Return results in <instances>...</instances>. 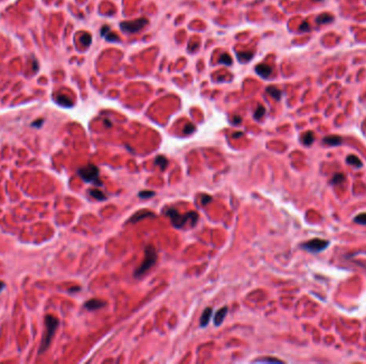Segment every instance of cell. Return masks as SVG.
<instances>
[{
  "instance_id": "obj_1",
  "label": "cell",
  "mask_w": 366,
  "mask_h": 364,
  "mask_svg": "<svg viewBox=\"0 0 366 364\" xmlns=\"http://www.w3.org/2000/svg\"><path fill=\"white\" fill-rule=\"evenodd\" d=\"M165 214L168 216L172 225L175 228H177V229L183 228L189 221H190L191 225L194 226L198 221V214L195 213V212H190V213L182 215L178 210L174 209V208H169V209L166 210Z\"/></svg>"
},
{
  "instance_id": "obj_2",
  "label": "cell",
  "mask_w": 366,
  "mask_h": 364,
  "mask_svg": "<svg viewBox=\"0 0 366 364\" xmlns=\"http://www.w3.org/2000/svg\"><path fill=\"white\" fill-rule=\"evenodd\" d=\"M58 326H59L58 318H56V317L53 316V315H47V316L45 317L46 330H45V332H44V335H43V338H42V342H41V345H40V350H39L40 354L41 352H44V351L48 348V346L51 344V338H53L54 334L56 332Z\"/></svg>"
},
{
  "instance_id": "obj_3",
  "label": "cell",
  "mask_w": 366,
  "mask_h": 364,
  "mask_svg": "<svg viewBox=\"0 0 366 364\" xmlns=\"http://www.w3.org/2000/svg\"><path fill=\"white\" fill-rule=\"evenodd\" d=\"M156 260H158V252H156L155 248L153 246H148L146 248V251H144V262L136 269L134 276H136V278L144 276L148 270H150V268L152 266H154V264L156 263Z\"/></svg>"
},
{
  "instance_id": "obj_4",
  "label": "cell",
  "mask_w": 366,
  "mask_h": 364,
  "mask_svg": "<svg viewBox=\"0 0 366 364\" xmlns=\"http://www.w3.org/2000/svg\"><path fill=\"white\" fill-rule=\"evenodd\" d=\"M78 174L86 183H95L101 185V182H99V169L96 166L87 165L80 168L78 170Z\"/></svg>"
},
{
  "instance_id": "obj_5",
  "label": "cell",
  "mask_w": 366,
  "mask_h": 364,
  "mask_svg": "<svg viewBox=\"0 0 366 364\" xmlns=\"http://www.w3.org/2000/svg\"><path fill=\"white\" fill-rule=\"evenodd\" d=\"M148 24V19L142 17L136 20L132 21H123L120 23V28L123 32L125 33H136L139 30H142L146 25Z\"/></svg>"
},
{
  "instance_id": "obj_6",
  "label": "cell",
  "mask_w": 366,
  "mask_h": 364,
  "mask_svg": "<svg viewBox=\"0 0 366 364\" xmlns=\"http://www.w3.org/2000/svg\"><path fill=\"white\" fill-rule=\"evenodd\" d=\"M329 244H330L329 240L320 239V238H314V239L308 240V241L302 244L301 247L304 250H306V251H308V252L318 253V252H321V251H323L324 249H326V248L329 247Z\"/></svg>"
},
{
  "instance_id": "obj_7",
  "label": "cell",
  "mask_w": 366,
  "mask_h": 364,
  "mask_svg": "<svg viewBox=\"0 0 366 364\" xmlns=\"http://www.w3.org/2000/svg\"><path fill=\"white\" fill-rule=\"evenodd\" d=\"M148 217H155V215L153 213H151V212H149V210H147V209H142V210H138V212H136V213L134 214L131 218H130V220L128 221L132 222V223H136V222H138V221L142 220V219H144V218H148Z\"/></svg>"
},
{
  "instance_id": "obj_8",
  "label": "cell",
  "mask_w": 366,
  "mask_h": 364,
  "mask_svg": "<svg viewBox=\"0 0 366 364\" xmlns=\"http://www.w3.org/2000/svg\"><path fill=\"white\" fill-rule=\"evenodd\" d=\"M255 71H256L257 74L262 78H268L271 74H272V67L265 63L258 64V65L255 67Z\"/></svg>"
},
{
  "instance_id": "obj_9",
  "label": "cell",
  "mask_w": 366,
  "mask_h": 364,
  "mask_svg": "<svg viewBox=\"0 0 366 364\" xmlns=\"http://www.w3.org/2000/svg\"><path fill=\"white\" fill-rule=\"evenodd\" d=\"M105 306H106V302L103 300H100V299H91V300L87 301L85 303V308L89 311H94V310L101 309Z\"/></svg>"
},
{
  "instance_id": "obj_10",
  "label": "cell",
  "mask_w": 366,
  "mask_h": 364,
  "mask_svg": "<svg viewBox=\"0 0 366 364\" xmlns=\"http://www.w3.org/2000/svg\"><path fill=\"white\" fill-rule=\"evenodd\" d=\"M227 311L228 308L227 306H224V308L219 309V311L215 313V315H214V325L215 326H219V325L222 324L225 316H226V314H227Z\"/></svg>"
},
{
  "instance_id": "obj_11",
  "label": "cell",
  "mask_w": 366,
  "mask_h": 364,
  "mask_svg": "<svg viewBox=\"0 0 366 364\" xmlns=\"http://www.w3.org/2000/svg\"><path fill=\"white\" fill-rule=\"evenodd\" d=\"M212 313H213V309L212 308L205 309V311H203L202 315H201V317H200V326L201 327H206L207 325L209 324L210 318H211V316H212Z\"/></svg>"
},
{
  "instance_id": "obj_12",
  "label": "cell",
  "mask_w": 366,
  "mask_h": 364,
  "mask_svg": "<svg viewBox=\"0 0 366 364\" xmlns=\"http://www.w3.org/2000/svg\"><path fill=\"white\" fill-rule=\"evenodd\" d=\"M323 142L326 144H328V145L336 146L342 143V138L338 137V136H328V137H326L323 139Z\"/></svg>"
},
{
  "instance_id": "obj_13",
  "label": "cell",
  "mask_w": 366,
  "mask_h": 364,
  "mask_svg": "<svg viewBox=\"0 0 366 364\" xmlns=\"http://www.w3.org/2000/svg\"><path fill=\"white\" fill-rule=\"evenodd\" d=\"M346 161H347L348 165L352 166V167H354V168H361L362 166H363L361 159H360L359 157H356V155H349V156H347Z\"/></svg>"
},
{
  "instance_id": "obj_14",
  "label": "cell",
  "mask_w": 366,
  "mask_h": 364,
  "mask_svg": "<svg viewBox=\"0 0 366 364\" xmlns=\"http://www.w3.org/2000/svg\"><path fill=\"white\" fill-rule=\"evenodd\" d=\"M267 93L269 94L271 97H273L274 99H276V101H279V99H281V96H282L281 90H278V89L276 88V87H274V85H270V87H268L267 88Z\"/></svg>"
},
{
  "instance_id": "obj_15",
  "label": "cell",
  "mask_w": 366,
  "mask_h": 364,
  "mask_svg": "<svg viewBox=\"0 0 366 364\" xmlns=\"http://www.w3.org/2000/svg\"><path fill=\"white\" fill-rule=\"evenodd\" d=\"M334 17L331 15V14H328V13H323V14H320V15L316 18V23L319 25H322V24H329L331 21H333Z\"/></svg>"
},
{
  "instance_id": "obj_16",
  "label": "cell",
  "mask_w": 366,
  "mask_h": 364,
  "mask_svg": "<svg viewBox=\"0 0 366 364\" xmlns=\"http://www.w3.org/2000/svg\"><path fill=\"white\" fill-rule=\"evenodd\" d=\"M253 56H254V53H253V51H244V53H237V57H238V59L241 62L249 61V60L253 58Z\"/></svg>"
},
{
  "instance_id": "obj_17",
  "label": "cell",
  "mask_w": 366,
  "mask_h": 364,
  "mask_svg": "<svg viewBox=\"0 0 366 364\" xmlns=\"http://www.w3.org/2000/svg\"><path fill=\"white\" fill-rule=\"evenodd\" d=\"M57 101H58V104H60L61 106H64V107H72L73 106V103L72 101L65 95H59L57 97Z\"/></svg>"
},
{
  "instance_id": "obj_18",
  "label": "cell",
  "mask_w": 366,
  "mask_h": 364,
  "mask_svg": "<svg viewBox=\"0 0 366 364\" xmlns=\"http://www.w3.org/2000/svg\"><path fill=\"white\" fill-rule=\"evenodd\" d=\"M314 140H315V137H314V133L312 131H306L302 136V142L305 145H310L314 142Z\"/></svg>"
},
{
  "instance_id": "obj_19",
  "label": "cell",
  "mask_w": 366,
  "mask_h": 364,
  "mask_svg": "<svg viewBox=\"0 0 366 364\" xmlns=\"http://www.w3.org/2000/svg\"><path fill=\"white\" fill-rule=\"evenodd\" d=\"M89 193H90L91 197H93L94 199L99 200V201H103V200L106 199L105 194L102 191H100V190H98V189H91V190H89Z\"/></svg>"
},
{
  "instance_id": "obj_20",
  "label": "cell",
  "mask_w": 366,
  "mask_h": 364,
  "mask_svg": "<svg viewBox=\"0 0 366 364\" xmlns=\"http://www.w3.org/2000/svg\"><path fill=\"white\" fill-rule=\"evenodd\" d=\"M345 178H346L345 175H344L343 173H336V174H334L333 177H332L331 184L332 185H338V184L343 183V182L345 181Z\"/></svg>"
},
{
  "instance_id": "obj_21",
  "label": "cell",
  "mask_w": 366,
  "mask_h": 364,
  "mask_svg": "<svg viewBox=\"0 0 366 364\" xmlns=\"http://www.w3.org/2000/svg\"><path fill=\"white\" fill-rule=\"evenodd\" d=\"M219 62L222 64H225V65H231L233 64V59H231V57L228 53H223V55L219 56Z\"/></svg>"
},
{
  "instance_id": "obj_22",
  "label": "cell",
  "mask_w": 366,
  "mask_h": 364,
  "mask_svg": "<svg viewBox=\"0 0 366 364\" xmlns=\"http://www.w3.org/2000/svg\"><path fill=\"white\" fill-rule=\"evenodd\" d=\"M167 163H168V161L164 156H158L155 158V165H158L162 170H165V168L167 167Z\"/></svg>"
},
{
  "instance_id": "obj_23",
  "label": "cell",
  "mask_w": 366,
  "mask_h": 364,
  "mask_svg": "<svg viewBox=\"0 0 366 364\" xmlns=\"http://www.w3.org/2000/svg\"><path fill=\"white\" fill-rule=\"evenodd\" d=\"M265 113H266V108L263 106H261V105H259V106L257 107L256 111H255V113H254V117L256 120H259V119H261V117L265 115Z\"/></svg>"
},
{
  "instance_id": "obj_24",
  "label": "cell",
  "mask_w": 366,
  "mask_h": 364,
  "mask_svg": "<svg viewBox=\"0 0 366 364\" xmlns=\"http://www.w3.org/2000/svg\"><path fill=\"white\" fill-rule=\"evenodd\" d=\"M91 41H92V37L89 33H84L81 36H80V43L83 44L84 46H89L91 44Z\"/></svg>"
},
{
  "instance_id": "obj_25",
  "label": "cell",
  "mask_w": 366,
  "mask_h": 364,
  "mask_svg": "<svg viewBox=\"0 0 366 364\" xmlns=\"http://www.w3.org/2000/svg\"><path fill=\"white\" fill-rule=\"evenodd\" d=\"M353 221H354L356 223L362 224V225H366V213L359 214L358 216H356V217H354Z\"/></svg>"
},
{
  "instance_id": "obj_26",
  "label": "cell",
  "mask_w": 366,
  "mask_h": 364,
  "mask_svg": "<svg viewBox=\"0 0 366 364\" xmlns=\"http://www.w3.org/2000/svg\"><path fill=\"white\" fill-rule=\"evenodd\" d=\"M256 362H272V363H283V361L278 359H275V358H263V359H259V360H256Z\"/></svg>"
},
{
  "instance_id": "obj_27",
  "label": "cell",
  "mask_w": 366,
  "mask_h": 364,
  "mask_svg": "<svg viewBox=\"0 0 366 364\" xmlns=\"http://www.w3.org/2000/svg\"><path fill=\"white\" fill-rule=\"evenodd\" d=\"M105 36H106V40L107 41H109V42H118V41H119V37H118V35L117 34H115V33H111V32H108V33H107L106 35H105Z\"/></svg>"
},
{
  "instance_id": "obj_28",
  "label": "cell",
  "mask_w": 366,
  "mask_h": 364,
  "mask_svg": "<svg viewBox=\"0 0 366 364\" xmlns=\"http://www.w3.org/2000/svg\"><path fill=\"white\" fill-rule=\"evenodd\" d=\"M154 192L153 191H140L139 192V197L142 198V199H147V198H151L154 195Z\"/></svg>"
},
{
  "instance_id": "obj_29",
  "label": "cell",
  "mask_w": 366,
  "mask_h": 364,
  "mask_svg": "<svg viewBox=\"0 0 366 364\" xmlns=\"http://www.w3.org/2000/svg\"><path fill=\"white\" fill-rule=\"evenodd\" d=\"M194 130H195V126H194V125L193 124H187V125H185L184 129H183V133H184L185 135H189V133H193Z\"/></svg>"
},
{
  "instance_id": "obj_30",
  "label": "cell",
  "mask_w": 366,
  "mask_h": 364,
  "mask_svg": "<svg viewBox=\"0 0 366 364\" xmlns=\"http://www.w3.org/2000/svg\"><path fill=\"white\" fill-rule=\"evenodd\" d=\"M211 200H212V198H211V197H209V195H207V194H201V195H200V202H201V204H202V205L208 204V203L210 202Z\"/></svg>"
},
{
  "instance_id": "obj_31",
  "label": "cell",
  "mask_w": 366,
  "mask_h": 364,
  "mask_svg": "<svg viewBox=\"0 0 366 364\" xmlns=\"http://www.w3.org/2000/svg\"><path fill=\"white\" fill-rule=\"evenodd\" d=\"M299 30H300V31H310V24H308L307 21H303L302 24L300 25Z\"/></svg>"
},
{
  "instance_id": "obj_32",
  "label": "cell",
  "mask_w": 366,
  "mask_h": 364,
  "mask_svg": "<svg viewBox=\"0 0 366 364\" xmlns=\"http://www.w3.org/2000/svg\"><path fill=\"white\" fill-rule=\"evenodd\" d=\"M108 32H109V27H108V26H104L103 28H102V30H101V35H102V36H105V35H106L107 33H108Z\"/></svg>"
},
{
  "instance_id": "obj_33",
  "label": "cell",
  "mask_w": 366,
  "mask_h": 364,
  "mask_svg": "<svg viewBox=\"0 0 366 364\" xmlns=\"http://www.w3.org/2000/svg\"><path fill=\"white\" fill-rule=\"evenodd\" d=\"M43 121H44V120H41V119H40V120H37V122H33V123H32V126L39 127V126H41V125L43 124Z\"/></svg>"
},
{
  "instance_id": "obj_34",
  "label": "cell",
  "mask_w": 366,
  "mask_h": 364,
  "mask_svg": "<svg viewBox=\"0 0 366 364\" xmlns=\"http://www.w3.org/2000/svg\"><path fill=\"white\" fill-rule=\"evenodd\" d=\"M233 123H235V124H240L241 123V117H233Z\"/></svg>"
},
{
  "instance_id": "obj_35",
  "label": "cell",
  "mask_w": 366,
  "mask_h": 364,
  "mask_svg": "<svg viewBox=\"0 0 366 364\" xmlns=\"http://www.w3.org/2000/svg\"><path fill=\"white\" fill-rule=\"evenodd\" d=\"M104 124L107 127H111V123L109 122V120H104Z\"/></svg>"
},
{
  "instance_id": "obj_36",
  "label": "cell",
  "mask_w": 366,
  "mask_h": 364,
  "mask_svg": "<svg viewBox=\"0 0 366 364\" xmlns=\"http://www.w3.org/2000/svg\"><path fill=\"white\" fill-rule=\"evenodd\" d=\"M3 287H4V284H3L2 282L0 281V292H1V290H2V288Z\"/></svg>"
},
{
  "instance_id": "obj_37",
  "label": "cell",
  "mask_w": 366,
  "mask_h": 364,
  "mask_svg": "<svg viewBox=\"0 0 366 364\" xmlns=\"http://www.w3.org/2000/svg\"><path fill=\"white\" fill-rule=\"evenodd\" d=\"M240 136H242V133H235V135H233V137H240Z\"/></svg>"
},
{
  "instance_id": "obj_38",
  "label": "cell",
  "mask_w": 366,
  "mask_h": 364,
  "mask_svg": "<svg viewBox=\"0 0 366 364\" xmlns=\"http://www.w3.org/2000/svg\"><path fill=\"white\" fill-rule=\"evenodd\" d=\"M313 1H317V2H320V1H322V0H313Z\"/></svg>"
}]
</instances>
